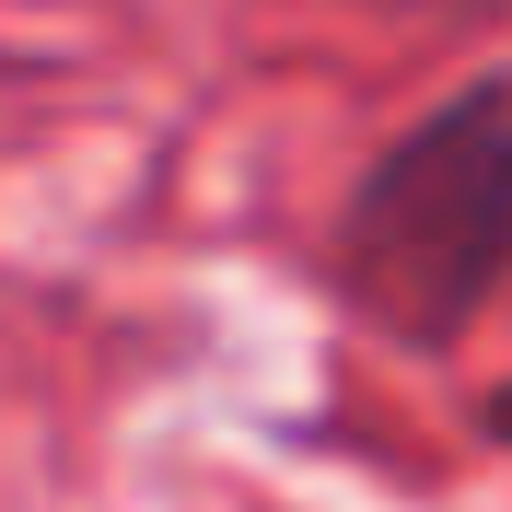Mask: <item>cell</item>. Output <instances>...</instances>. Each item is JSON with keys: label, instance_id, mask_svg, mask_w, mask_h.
<instances>
[{"label": "cell", "instance_id": "cell-1", "mask_svg": "<svg viewBox=\"0 0 512 512\" xmlns=\"http://www.w3.org/2000/svg\"><path fill=\"white\" fill-rule=\"evenodd\" d=\"M501 280H512V70H478L350 187L338 291L384 338L443 350L478 326Z\"/></svg>", "mask_w": 512, "mask_h": 512}]
</instances>
